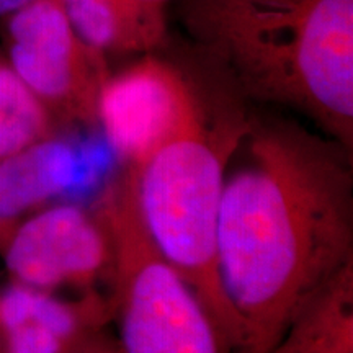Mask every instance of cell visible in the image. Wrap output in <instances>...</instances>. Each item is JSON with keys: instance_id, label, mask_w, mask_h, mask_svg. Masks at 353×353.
<instances>
[{"instance_id": "cell-1", "label": "cell", "mask_w": 353, "mask_h": 353, "mask_svg": "<svg viewBox=\"0 0 353 353\" xmlns=\"http://www.w3.org/2000/svg\"><path fill=\"white\" fill-rule=\"evenodd\" d=\"M216 262L237 353H267L353 263L350 149L296 123L249 118L224 179Z\"/></svg>"}, {"instance_id": "cell-2", "label": "cell", "mask_w": 353, "mask_h": 353, "mask_svg": "<svg viewBox=\"0 0 353 353\" xmlns=\"http://www.w3.org/2000/svg\"><path fill=\"white\" fill-rule=\"evenodd\" d=\"M187 28L254 99L353 148V0H187Z\"/></svg>"}, {"instance_id": "cell-3", "label": "cell", "mask_w": 353, "mask_h": 353, "mask_svg": "<svg viewBox=\"0 0 353 353\" xmlns=\"http://www.w3.org/2000/svg\"><path fill=\"white\" fill-rule=\"evenodd\" d=\"M247 126L241 110L206 103L143 164L125 169L145 232L195 290L229 353L239 352L241 329L221 286L216 236L226 170Z\"/></svg>"}, {"instance_id": "cell-4", "label": "cell", "mask_w": 353, "mask_h": 353, "mask_svg": "<svg viewBox=\"0 0 353 353\" xmlns=\"http://www.w3.org/2000/svg\"><path fill=\"white\" fill-rule=\"evenodd\" d=\"M99 205L114 244L110 299L118 353H229L195 290L145 232L125 169Z\"/></svg>"}, {"instance_id": "cell-5", "label": "cell", "mask_w": 353, "mask_h": 353, "mask_svg": "<svg viewBox=\"0 0 353 353\" xmlns=\"http://www.w3.org/2000/svg\"><path fill=\"white\" fill-rule=\"evenodd\" d=\"M8 64L61 126H97L107 56L83 41L57 0H30L0 19Z\"/></svg>"}, {"instance_id": "cell-6", "label": "cell", "mask_w": 353, "mask_h": 353, "mask_svg": "<svg viewBox=\"0 0 353 353\" xmlns=\"http://www.w3.org/2000/svg\"><path fill=\"white\" fill-rule=\"evenodd\" d=\"M10 281L52 291L112 286L114 244L100 205L64 200L28 216L0 247Z\"/></svg>"}, {"instance_id": "cell-7", "label": "cell", "mask_w": 353, "mask_h": 353, "mask_svg": "<svg viewBox=\"0 0 353 353\" xmlns=\"http://www.w3.org/2000/svg\"><path fill=\"white\" fill-rule=\"evenodd\" d=\"M205 105L198 87L176 65L144 54L110 74L100 92L97 126L121 169H136Z\"/></svg>"}, {"instance_id": "cell-8", "label": "cell", "mask_w": 353, "mask_h": 353, "mask_svg": "<svg viewBox=\"0 0 353 353\" xmlns=\"http://www.w3.org/2000/svg\"><path fill=\"white\" fill-rule=\"evenodd\" d=\"M112 321V299L99 290L65 299L10 281L0 291V353H77Z\"/></svg>"}, {"instance_id": "cell-9", "label": "cell", "mask_w": 353, "mask_h": 353, "mask_svg": "<svg viewBox=\"0 0 353 353\" xmlns=\"http://www.w3.org/2000/svg\"><path fill=\"white\" fill-rule=\"evenodd\" d=\"M83 174L81 151L61 132L0 161V247L28 216L68 200Z\"/></svg>"}, {"instance_id": "cell-10", "label": "cell", "mask_w": 353, "mask_h": 353, "mask_svg": "<svg viewBox=\"0 0 353 353\" xmlns=\"http://www.w3.org/2000/svg\"><path fill=\"white\" fill-rule=\"evenodd\" d=\"M83 41L112 54H151L165 39L164 3L148 0H57Z\"/></svg>"}, {"instance_id": "cell-11", "label": "cell", "mask_w": 353, "mask_h": 353, "mask_svg": "<svg viewBox=\"0 0 353 353\" xmlns=\"http://www.w3.org/2000/svg\"><path fill=\"white\" fill-rule=\"evenodd\" d=\"M267 353H353V263L298 312Z\"/></svg>"}, {"instance_id": "cell-12", "label": "cell", "mask_w": 353, "mask_h": 353, "mask_svg": "<svg viewBox=\"0 0 353 353\" xmlns=\"http://www.w3.org/2000/svg\"><path fill=\"white\" fill-rule=\"evenodd\" d=\"M63 126L0 56V161L59 134Z\"/></svg>"}, {"instance_id": "cell-13", "label": "cell", "mask_w": 353, "mask_h": 353, "mask_svg": "<svg viewBox=\"0 0 353 353\" xmlns=\"http://www.w3.org/2000/svg\"><path fill=\"white\" fill-rule=\"evenodd\" d=\"M77 353H118V348L114 339L110 337L107 332H103Z\"/></svg>"}, {"instance_id": "cell-14", "label": "cell", "mask_w": 353, "mask_h": 353, "mask_svg": "<svg viewBox=\"0 0 353 353\" xmlns=\"http://www.w3.org/2000/svg\"><path fill=\"white\" fill-rule=\"evenodd\" d=\"M26 2H30V0H0V19L6 17L12 10H15V8L21 7Z\"/></svg>"}, {"instance_id": "cell-15", "label": "cell", "mask_w": 353, "mask_h": 353, "mask_svg": "<svg viewBox=\"0 0 353 353\" xmlns=\"http://www.w3.org/2000/svg\"><path fill=\"white\" fill-rule=\"evenodd\" d=\"M148 2H156V3H164L165 0H148Z\"/></svg>"}]
</instances>
